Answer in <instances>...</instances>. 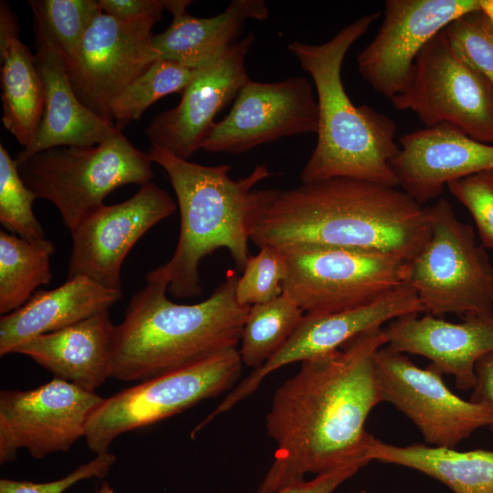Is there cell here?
<instances>
[{
  "instance_id": "obj_41",
  "label": "cell",
  "mask_w": 493,
  "mask_h": 493,
  "mask_svg": "<svg viewBox=\"0 0 493 493\" xmlns=\"http://www.w3.org/2000/svg\"><path fill=\"white\" fill-rule=\"evenodd\" d=\"M358 493H366V492H365L364 490H361V491L358 492Z\"/></svg>"
},
{
  "instance_id": "obj_26",
  "label": "cell",
  "mask_w": 493,
  "mask_h": 493,
  "mask_svg": "<svg viewBox=\"0 0 493 493\" xmlns=\"http://www.w3.org/2000/svg\"><path fill=\"white\" fill-rule=\"evenodd\" d=\"M366 457L416 470L453 493H493L492 451H457L423 444L398 446L374 437Z\"/></svg>"
},
{
  "instance_id": "obj_11",
  "label": "cell",
  "mask_w": 493,
  "mask_h": 493,
  "mask_svg": "<svg viewBox=\"0 0 493 493\" xmlns=\"http://www.w3.org/2000/svg\"><path fill=\"white\" fill-rule=\"evenodd\" d=\"M375 366L383 402L408 417L431 446L455 448L493 421L487 404L456 395L430 365L422 369L384 345L375 353Z\"/></svg>"
},
{
  "instance_id": "obj_6",
  "label": "cell",
  "mask_w": 493,
  "mask_h": 493,
  "mask_svg": "<svg viewBox=\"0 0 493 493\" xmlns=\"http://www.w3.org/2000/svg\"><path fill=\"white\" fill-rule=\"evenodd\" d=\"M15 159L26 185L57 207L70 233L115 189L153 178L148 152L122 132L93 146L54 147Z\"/></svg>"
},
{
  "instance_id": "obj_30",
  "label": "cell",
  "mask_w": 493,
  "mask_h": 493,
  "mask_svg": "<svg viewBox=\"0 0 493 493\" xmlns=\"http://www.w3.org/2000/svg\"><path fill=\"white\" fill-rule=\"evenodd\" d=\"M28 4L34 19L44 26L69 67L89 24L101 12L99 0H31Z\"/></svg>"
},
{
  "instance_id": "obj_21",
  "label": "cell",
  "mask_w": 493,
  "mask_h": 493,
  "mask_svg": "<svg viewBox=\"0 0 493 493\" xmlns=\"http://www.w3.org/2000/svg\"><path fill=\"white\" fill-rule=\"evenodd\" d=\"M34 26L35 57L45 89V108L33 142L16 157L54 147L93 146L121 133L114 122L100 118L79 100L60 52L36 19Z\"/></svg>"
},
{
  "instance_id": "obj_20",
  "label": "cell",
  "mask_w": 493,
  "mask_h": 493,
  "mask_svg": "<svg viewBox=\"0 0 493 493\" xmlns=\"http://www.w3.org/2000/svg\"><path fill=\"white\" fill-rule=\"evenodd\" d=\"M389 348L424 356L439 372L452 374L457 388L473 389L476 364L493 352V314H471L462 322L436 316L409 314L392 320L383 329Z\"/></svg>"
},
{
  "instance_id": "obj_28",
  "label": "cell",
  "mask_w": 493,
  "mask_h": 493,
  "mask_svg": "<svg viewBox=\"0 0 493 493\" xmlns=\"http://www.w3.org/2000/svg\"><path fill=\"white\" fill-rule=\"evenodd\" d=\"M304 311L285 294L250 307L238 350L243 364L259 369L288 341Z\"/></svg>"
},
{
  "instance_id": "obj_38",
  "label": "cell",
  "mask_w": 493,
  "mask_h": 493,
  "mask_svg": "<svg viewBox=\"0 0 493 493\" xmlns=\"http://www.w3.org/2000/svg\"><path fill=\"white\" fill-rule=\"evenodd\" d=\"M475 371L477 381L470 400L487 404L493 414V352L481 357ZM488 427L493 432V421Z\"/></svg>"
},
{
  "instance_id": "obj_23",
  "label": "cell",
  "mask_w": 493,
  "mask_h": 493,
  "mask_svg": "<svg viewBox=\"0 0 493 493\" xmlns=\"http://www.w3.org/2000/svg\"><path fill=\"white\" fill-rule=\"evenodd\" d=\"M122 290L106 288L85 276L68 278L61 286L38 290L20 308L0 319V355L36 336L58 330L109 310Z\"/></svg>"
},
{
  "instance_id": "obj_3",
  "label": "cell",
  "mask_w": 493,
  "mask_h": 493,
  "mask_svg": "<svg viewBox=\"0 0 493 493\" xmlns=\"http://www.w3.org/2000/svg\"><path fill=\"white\" fill-rule=\"evenodd\" d=\"M114 327L110 377L142 382L237 348L251 306L236 299L238 276L229 273L206 299L179 304L166 296L168 282L153 270Z\"/></svg>"
},
{
  "instance_id": "obj_15",
  "label": "cell",
  "mask_w": 493,
  "mask_h": 493,
  "mask_svg": "<svg viewBox=\"0 0 493 493\" xmlns=\"http://www.w3.org/2000/svg\"><path fill=\"white\" fill-rule=\"evenodd\" d=\"M176 208L168 193L152 182L124 202L102 205L71 232L68 278L85 276L106 288L122 290L125 257L147 231Z\"/></svg>"
},
{
  "instance_id": "obj_12",
  "label": "cell",
  "mask_w": 493,
  "mask_h": 493,
  "mask_svg": "<svg viewBox=\"0 0 493 493\" xmlns=\"http://www.w3.org/2000/svg\"><path fill=\"white\" fill-rule=\"evenodd\" d=\"M103 399L56 377L31 390L2 391L0 463L15 460L20 449L37 459L68 451Z\"/></svg>"
},
{
  "instance_id": "obj_9",
  "label": "cell",
  "mask_w": 493,
  "mask_h": 493,
  "mask_svg": "<svg viewBox=\"0 0 493 493\" xmlns=\"http://www.w3.org/2000/svg\"><path fill=\"white\" fill-rule=\"evenodd\" d=\"M282 253L288 262L283 294L307 314L366 306L409 284L410 262L391 255L332 247Z\"/></svg>"
},
{
  "instance_id": "obj_33",
  "label": "cell",
  "mask_w": 493,
  "mask_h": 493,
  "mask_svg": "<svg viewBox=\"0 0 493 493\" xmlns=\"http://www.w3.org/2000/svg\"><path fill=\"white\" fill-rule=\"evenodd\" d=\"M288 274L286 256L278 248L264 246L250 256L236 286L240 305L253 306L273 300L283 294Z\"/></svg>"
},
{
  "instance_id": "obj_31",
  "label": "cell",
  "mask_w": 493,
  "mask_h": 493,
  "mask_svg": "<svg viewBox=\"0 0 493 493\" xmlns=\"http://www.w3.org/2000/svg\"><path fill=\"white\" fill-rule=\"evenodd\" d=\"M35 199L18 173L16 159L0 143V223L5 231L28 240L45 238L33 211Z\"/></svg>"
},
{
  "instance_id": "obj_39",
  "label": "cell",
  "mask_w": 493,
  "mask_h": 493,
  "mask_svg": "<svg viewBox=\"0 0 493 493\" xmlns=\"http://www.w3.org/2000/svg\"><path fill=\"white\" fill-rule=\"evenodd\" d=\"M480 9L493 23V0H480Z\"/></svg>"
},
{
  "instance_id": "obj_17",
  "label": "cell",
  "mask_w": 493,
  "mask_h": 493,
  "mask_svg": "<svg viewBox=\"0 0 493 493\" xmlns=\"http://www.w3.org/2000/svg\"><path fill=\"white\" fill-rule=\"evenodd\" d=\"M421 312L425 311L416 292L406 284L366 306L327 314L305 313L286 344L262 367L253 370L238 383L196 425L197 430L252 394L265 377L278 368L329 353L361 333L381 328L387 321Z\"/></svg>"
},
{
  "instance_id": "obj_32",
  "label": "cell",
  "mask_w": 493,
  "mask_h": 493,
  "mask_svg": "<svg viewBox=\"0 0 493 493\" xmlns=\"http://www.w3.org/2000/svg\"><path fill=\"white\" fill-rule=\"evenodd\" d=\"M444 32L456 53L493 88V23L481 9L448 24Z\"/></svg>"
},
{
  "instance_id": "obj_5",
  "label": "cell",
  "mask_w": 493,
  "mask_h": 493,
  "mask_svg": "<svg viewBox=\"0 0 493 493\" xmlns=\"http://www.w3.org/2000/svg\"><path fill=\"white\" fill-rule=\"evenodd\" d=\"M148 154L167 173L180 211V234L169 261L152 269L168 282L176 299L202 294L201 261L226 248L239 270L250 257L248 218L259 182L270 177L267 163L257 164L246 177L234 180L230 165H204L152 145Z\"/></svg>"
},
{
  "instance_id": "obj_27",
  "label": "cell",
  "mask_w": 493,
  "mask_h": 493,
  "mask_svg": "<svg viewBox=\"0 0 493 493\" xmlns=\"http://www.w3.org/2000/svg\"><path fill=\"white\" fill-rule=\"evenodd\" d=\"M48 239L28 240L5 230L0 232V313L6 315L23 306L52 278L50 257L55 253Z\"/></svg>"
},
{
  "instance_id": "obj_8",
  "label": "cell",
  "mask_w": 493,
  "mask_h": 493,
  "mask_svg": "<svg viewBox=\"0 0 493 493\" xmlns=\"http://www.w3.org/2000/svg\"><path fill=\"white\" fill-rule=\"evenodd\" d=\"M238 349L163 373L104 398L91 414L85 440L96 454L107 452L121 435L179 414L232 390L240 376Z\"/></svg>"
},
{
  "instance_id": "obj_7",
  "label": "cell",
  "mask_w": 493,
  "mask_h": 493,
  "mask_svg": "<svg viewBox=\"0 0 493 493\" xmlns=\"http://www.w3.org/2000/svg\"><path fill=\"white\" fill-rule=\"evenodd\" d=\"M431 234L410 262L409 285L433 316L493 314V265L473 227L440 198L428 206Z\"/></svg>"
},
{
  "instance_id": "obj_29",
  "label": "cell",
  "mask_w": 493,
  "mask_h": 493,
  "mask_svg": "<svg viewBox=\"0 0 493 493\" xmlns=\"http://www.w3.org/2000/svg\"><path fill=\"white\" fill-rule=\"evenodd\" d=\"M202 67L191 68L172 60L157 59L113 101L110 107L112 121L122 130L140 119L158 100L168 94L184 92Z\"/></svg>"
},
{
  "instance_id": "obj_2",
  "label": "cell",
  "mask_w": 493,
  "mask_h": 493,
  "mask_svg": "<svg viewBox=\"0 0 493 493\" xmlns=\"http://www.w3.org/2000/svg\"><path fill=\"white\" fill-rule=\"evenodd\" d=\"M247 227L259 248H344L408 262L431 234L428 207L398 188L351 178L258 189Z\"/></svg>"
},
{
  "instance_id": "obj_35",
  "label": "cell",
  "mask_w": 493,
  "mask_h": 493,
  "mask_svg": "<svg viewBox=\"0 0 493 493\" xmlns=\"http://www.w3.org/2000/svg\"><path fill=\"white\" fill-rule=\"evenodd\" d=\"M116 462V456L107 452L97 454L95 458L79 466L62 478L48 482H32L2 478L0 493H63L74 484L88 478H103Z\"/></svg>"
},
{
  "instance_id": "obj_10",
  "label": "cell",
  "mask_w": 493,
  "mask_h": 493,
  "mask_svg": "<svg viewBox=\"0 0 493 493\" xmlns=\"http://www.w3.org/2000/svg\"><path fill=\"white\" fill-rule=\"evenodd\" d=\"M425 127L448 124L493 144V88L453 49L444 29L418 54L410 81L391 100Z\"/></svg>"
},
{
  "instance_id": "obj_36",
  "label": "cell",
  "mask_w": 493,
  "mask_h": 493,
  "mask_svg": "<svg viewBox=\"0 0 493 493\" xmlns=\"http://www.w3.org/2000/svg\"><path fill=\"white\" fill-rule=\"evenodd\" d=\"M101 11L122 21L162 18L164 10L159 0H99Z\"/></svg>"
},
{
  "instance_id": "obj_34",
  "label": "cell",
  "mask_w": 493,
  "mask_h": 493,
  "mask_svg": "<svg viewBox=\"0 0 493 493\" xmlns=\"http://www.w3.org/2000/svg\"><path fill=\"white\" fill-rule=\"evenodd\" d=\"M446 186L472 215L482 246L493 249V169L451 181Z\"/></svg>"
},
{
  "instance_id": "obj_19",
  "label": "cell",
  "mask_w": 493,
  "mask_h": 493,
  "mask_svg": "<svg viewBox=\"0 0 493 493\" xmlns=\"http://www.w3.org/2000/svg\"><path fill=\"white\" fill-rule=\"evenodd\" d=\"M392 161L399 187L423 205L454 180L493 169V144L439 124L404 134Z\"/></svg>"
},
{
  "instance_id": "obj_16",
  "label": "cell",
  "mask_w": 493,
  "mask_h": 493,
  "mask_svg": "<svg viewBox=\"0 0 493 493\" xmlns=\"http://www.w3.org/2000/svg\"><path fill=\"white\" fill-rule=\"evenodd\" d=\"M478 9L480 0L385 1L376 36L357 57L359 72L391 100L410 81L423 47L452 21Z\"/></svg>"
},
{
  "instance_id": "obj_22",
  "label": "cell",
  "mask_w": 493,
  "mask_h": 493,
  "mask_svg": "<svg viewBox=\"0 0 493 493\" xmlns=\"http://www.w3.org/2000/svg\"><path fill=\"white\" fill-rule=\"evenodd\" d=\"M114 325L109 310L17 346L13 353L30 357L56 378L94 392L110 377Z\"/></svg>"
},
{
  "instance_id": "obj_24",
  "label": "cell",
  "mask_w": 493,
  "mask_h": 493,
  "mask_svg": "<svg viewBox=\"0 0 493 493\" xmlns=\"http://www.w3.org/2000/svg\"><path fill=\"white\" fill-rule=\"evenodd\" d=\"M162 2L173 21L165 31L153 36V47L159 58L191 68L207 64L235 43L246 20H264L268 16L263 0H233L223 12L209 17L190 16L191 1Z\"/></svg>"
},
{
  "instance_id": "obj_37",
  "label": "cell",
  "mask_w": 493,
  "mask_h": 493,
  "mask_svg": "<svg viewBox=\"0 0 493 493\" xmlns=\"http://www.w3.org/2000/svg\"><path fill=\"white\" fill-rule=\"evenodd\" d=\"M365 467L352 464L330 472L315 476L311 480L300 481L285 487L274 493H333L338 487Z\"/></svg>"
},
{
  "instance_id": "obj_1",
  "label": "cell",
  "mask_w": 493,
  "mask_h": 493,
  "mask_svg": "<svg viewBox=\"0 0 493 493\" xmlns=\"http://www.w3.org/2000/svg\"><path fill=\"white\" fill-rule=\"evenodd\" d=\"M386 344L382 327L361 333L302 362L277 389L266 415L267 434L277 449L257 493H274L307 474L370 462L366 454L374 436L365 423L383 402L375 353Z\"/></svg>"
},
{
  "instance_id": "obj_40",
  "label": "cell",
  "mask_w": 493,
  "mask_h": 493,
  "mask_svg": "<svg viewBox=\"0 0 493 493\" xmlns=\"http://www.w3.org/2000/svg\"><path fill=\"white\" fill-rule=\"evenodd\" d=\"M95 493H115L113 488L107 481H103Z\"/></svg>"
},
{
  "instance_id": "obj_4",
  "label": "cell",
  "mask_w": 493,
  "mask_h": 493,
  "mask_svg": "<svg viewBox=\"0 0 493 493\" xmlns=\"http://www.w3.org/2000/svg\"><path fill=\"white\" fill-rule=\"evenodd\" d=\"M379 16H362L323 44L288 45L313 79L319 108L317 142L301 171L302 184L351 178L399 187L392 167L400 150L395 121L368 105H354L341 80L346 53Z\"/></svg>"
},
{
  "instance_id": "obj_13",
  "label": "cell",
  "mask_w": 493,
  "mask_h": 493,
  "mask_svg": "<svg viewBox=\"0 0 493 493\" xmlns=\"http://www.w3.org/2000/svg\"><path fill=\"white\" fill-rule=\"evenodd\" d=\"M158 21H122L101 11L89 24L75 61L67 68L79 100L100 118L112 121L113 101L159 59L152 45Z\"/></svg>"
},
{
  "instance_id": "obj_25",
  "label": "cell",
  "mask_w": 493,
  "mask_h": 493,
  "mask_svg": "<svg viewBox=\"0 0 493 493\" xmlns=\"http://www.w3.org/2000/svg\"><path fill=\"white\" fill-rule=\"evenodd\" d=\"M0 59L2 122L26 148L43 117L45 89L36 57L21 41L16 16L5 1L0 3Z\"/></svg>"
},
{
  "instance_id": "obj_18",
  "label": "cell",
  "mask_w": 493,
  "mask_h": 493,
  "mask_svg": "<svg viewBox=\"0 0 493 493\" xmlns=\"http://www.w3.org/2000/svg\"><path fill=\"white\" fill-rule=\"evenodd\" d=\"M254 41L249 32L201 68L180 102L157 114L146 128L152 145L184 160L202 149L215 117L250 79L246 58Z\"/></svg>"
},
{
  "instance_id": "obj_14",
  "label": "cell",
  "mask_w": 493,
  "mask_h": 493,
  "mask_svg": "<svg viewBox=\"0 0 493 493\" xmlns=\"http://www.w3.org/2000/svg\"><path fill=\"white\" fill-rule=\"evenodd\" d=\"M318 125V102L307 79L293 76L277 82L249 79L229 113L215 122L202 149L242 153L283 137L317 133Z\"/></svg>"
}]
</instances>
